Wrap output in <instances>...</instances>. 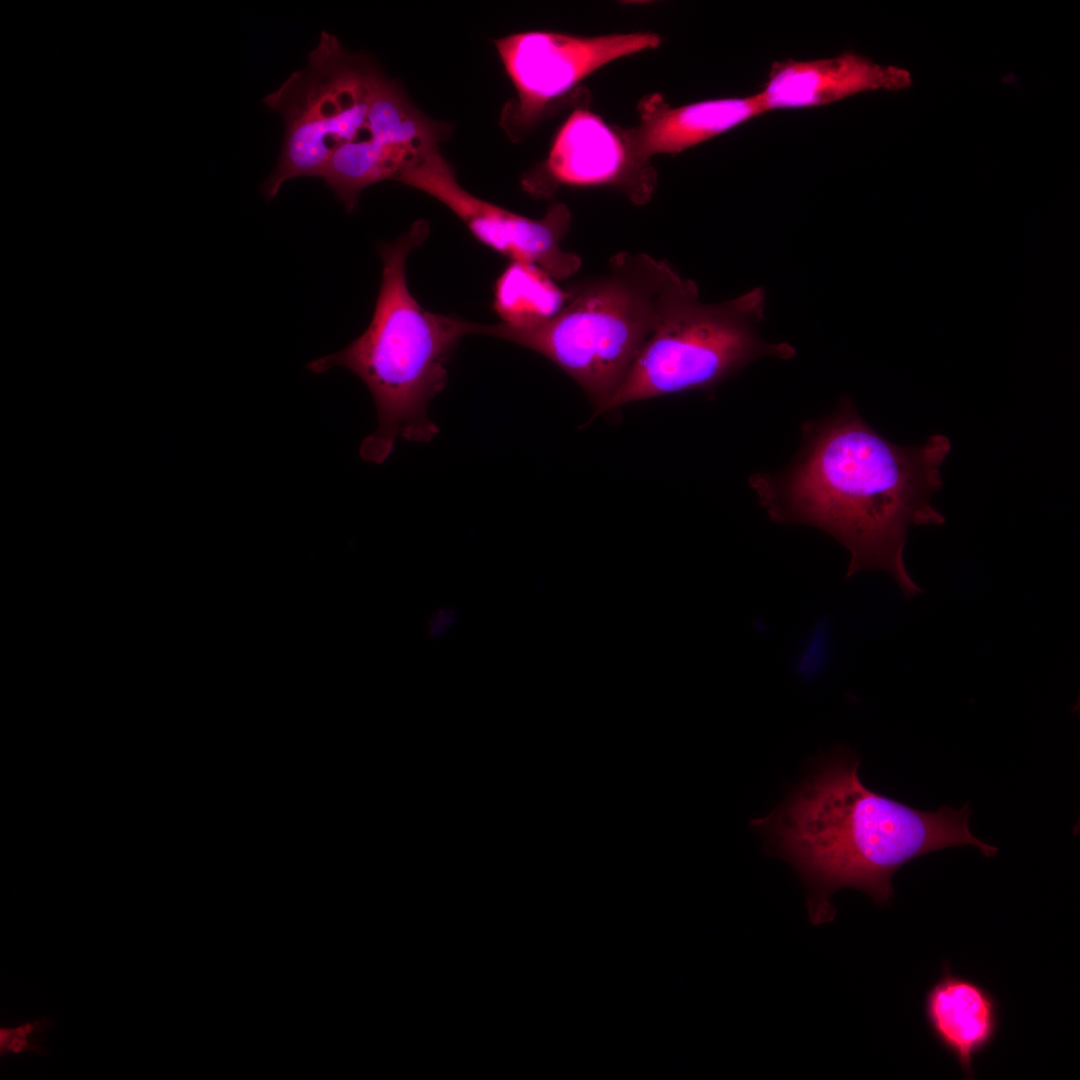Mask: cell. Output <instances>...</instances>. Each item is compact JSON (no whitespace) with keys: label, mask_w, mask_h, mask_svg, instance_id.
<instances>
[{"label":"cell","mask_w":1080,"mask_h":1080,"mask_svg":"<svg viewBox=\"0 0 1080 1080\" xmlns=\"http://www.w3.org/2000/svg\"><path fill=\"white\" fill-rule=\"evenodd\" d=\"M458 620L457 611L452 607H440L428 617L425 625L426 635L431 639L447 634Z\"/></svg>","instance_id":"9a60e30c"},{"label":"cell","mask_w":1080,"mask_h":1080,"mask_svg":"<svg viewBox=\"0 0 1080 1080\" xmlns=\"http://www.w3.org/2000/svg\"><path fill=\"white\" fill-rule=\"evenodd\" d=\"M924 1016L931 1034L964 1076L974 1077V1060L999 1031L996 997L978 982L953 973L945 962L941 976L926 992Z\"/></svg>","instance_id":"7c38bea8"},{"label":"cell","mask_w":1080,"mask_h":1080,"mask_svg":"<svg viewBox=\"0 0 1080 1080\" xmlns=\"http://www.w3.org/2000/svg\"><path fill=\"white\" fill-rule=\"evenodd\" d=\"M654 172L630 157L623 134L586 109L573 111L557 132L547 159L527 174L524 189L548 197L560 185L620 188L637 204L655 188Z\"/></svg>","instance_id":"9c48e42d"},{"label":"cell","mask_w":1080,"mask_h":1080,"mask_svg":"<svg viewBox=\"0 0 1080 1080\" xmlns=\"http://www.w3.org/2000/svg\"><path fill=\"white\" fill-rule=\"evenodd\" d=\"M380 75L366 55L349 53L336 36L321 32L307 67L263 99L285 124L280 157L261 185L268 202L290 179L321 177L340 147L368 136V110Z\"/></svg>","instance_id":"8992f818"},{"label":"cell","mask_w":1080,"mask_h":1080,"mask_svg":"<svg viewBox=\"0 0 1080 1080\" xmlns=\"http://www.w3.org/2000/svg\"><path fill=\"white\" fill-rule=\"evenodd\" d=\"M660 42L650 32L581 37L531 31L496 39L495 47L517 94L503 108L501 126L511 138H519L553 101L589 74L618 58L654 49Z\"/></svg>","instance_id":"52a82bcc"},{"label":"cell","mask_w":1080,"mask_h":1080,"mask_svg":"<svg viewBox=\"0 0 1080 1080\" xmlns=\"http://www.w3.org/2000/svg\"><path fill=\"white\" fill-rule=\"evenodd\" d=\"M395 181L441 202L479 242L511 261L535 264L555 280L572 276L581 266L577 254L561 247L571 222L564 204H553L544 217L531 219L482 200L458 183L439 150L404 170Z\"/></svg>","instance_id":"ba28073f"},{"label":"cell","mask_w":1080,"mask_h":1080,"mask_svg":"<svg viewBox=\"0 0 1080 1080\" xmlns=\"http://www.w3.org/2000/svg\"><path fill=\"white\" fill-rule=\"evenodd\" d=\"M860 759L838 747L773 811L752 819L765 850L788 861L808 891L812 924L835 916L840 888H854L877 904L893 897L892 878L907 862L940 849L973 845L994 857L998 848L970 832L969 804L925 812L866 787Z\"/></svg>","instance_id":"7a4b0ae2"},{"label":"cell","mask_w":1080,"mask_h":1080,"mask_svg":"<svg viewBox=\"0 0 1080 1080\" xmlns=\"http://www.w3.org/2000/svg\"><path fill=\"white\" fill-rule=\"evenodd\" d=\"M667 261L621 252L608 271L570 287L550 320L531 327L474 323L473 333L507 340L549 359L596 408L619 388L673 304L694 284Z\"/></svg>","instance_id":"277c9868"},{"label":"cell","mask_w":1080,"mask_h":1080,"mask_svg":"<svg viewBox=\"0 0 1080 1080\" xmlns=\"http://www.w3.org/2000/svg\"><path fill=\"white\" fill-rule=\"evenodd\" d=\"M911 83L905 69L844 52L829 58L773 62L759 95L769 112L820 107L861 92L901 90Z\"/></svg>","instance_id":"30bf717a"},{"label":"cell","mask_w":1080,"mask_h":1080,"mask_svg":"<svg viewBox=\"0 0 1080 1080\" xmlns=\"http://www.w3.org/2000/svg\"><path fill=\"white\" fill-rule=\"evenodd\" d=\"M802 444L776 474L755 473L749 484L769 518L816 527L850 553L846 579L881 570L905 598L922 593L904 563L913 525H941L931 496L942 487L939 467L950 440L935 434L922 445H896L868 425L851 399L802 425Z\"/></svg>","instance_id":"6da1fadb"},{"label":"cell","mask_w":1080,"mask_h":1080,"mask_svg":"<svg viewBox=\"0 0 1080 1080\" xmlns=\"http://www.w3.org/2000/svg\"><path fill=\"white\" fill-rule=\"evenodd\" d=\"M765 291H751L719 304L699 300L693 284L671 307L646 342L614 394L595 417L623 405L693 390H705L765 356L790 359L795 348L768 343L756 325L765 317Z\"/></svg>","instance_id":"5b68a950"},{"label":"cell","mask_w":1080,"mask_h":1080,"mask_svg":"<svg viewBox=\"0 0 1080 1080\" xmlns=\"http://www.w3.org/2000/svg\"><path fill=\"white\" fill-rule=\"evenodd\" d=\"M49 1028L45 1019L26 1021L16 1025L2 1026L0 1029L1 1055H21L38 1053L44 1044V1035Z\"/></svg>","instance_id":"5bb4252c"},{"label":"cell","mask_w":1080,"mask_h":1080,"mask_svg":"<svg viewBox=\"0 0 1080 1080\" xmlns=\"http://www.w3.org/2000/svg\"><path fill=\"white\" fill-rule=\"evenodd\" d=\"M429 230L427 221L418 220L394 241L378 245L382 276L367 329L343 350L307 365L314 373L345 367L368 387L378 425L359 454L376 464L389 457L398 437L425 443L438 434L429 403L447 384V365L461 338L472 334L473 322L427 310L409 289L407 257Z\"/></svg>","instance_id":"3957f363"},{"label":"cell","mask_w":1080,"mask_h":1080,"mask_svg":"<svg viewBox=\"0 0 1080 1080\" xmlns=\"http://www.w3.org/2000/svg\"><path fill=\"white\" fill-rule=\"evenodd\" d=\"M568 299L567 290L539 266L511 261L494 284L493 309L503 324L531 327L556 316Z\"/></svg>","instance_id":"4fadbf2b"},{"label":"cell","mask_w":1080,"mask_h":1080,"mask_svg":"<svg viewBox=\"0 0 1080 1080\" xmlns=\"http://www.w3.org/2000/svg\"><path fill=\"white\" fill-rule=\"evenodd\" d=\"M639 125L623 134L640 166L656 154H674L767 113L759 93L669 106L658 94L642 100Z\"/></svg>","instance_id":"8fae6325"}]
</instances>
